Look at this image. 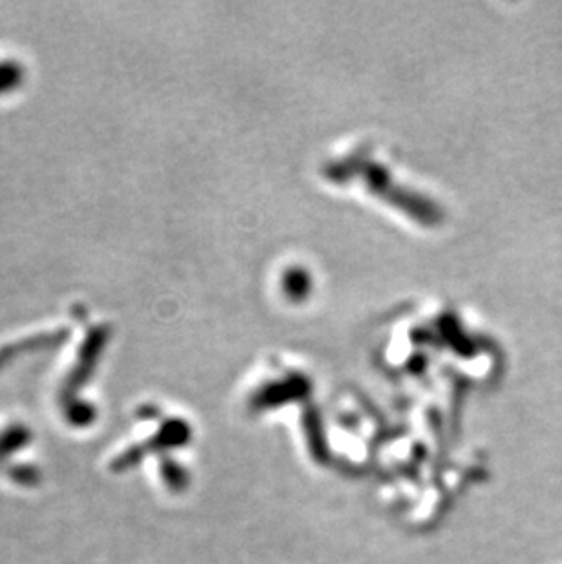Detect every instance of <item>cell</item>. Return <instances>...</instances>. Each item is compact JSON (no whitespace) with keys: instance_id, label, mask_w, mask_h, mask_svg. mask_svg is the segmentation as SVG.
I'll use <instances>...</instances> for the list:
<instances>
[{"instance_id":"6da1fadb","label":"cell","mask_w":562,"mask_h":564,"mask_svg":"<svg viewBox=\"0 0 562 564\" xmlns=\"http://www.w3.org/2000/svg\"><path fill=\"white\" fill-rule=\"evenodd\" d=\"M110 338H112L110 325H96L86 335V340L83 344L79 357H77L74 371L69 373L66 386H64L63 408L80 402L79 394L77 393H79L80 389L85 388L86 383L90 382L91 377L96 373L99 360H101L102 352L107 349Z\"/></svg>"},{"instance_id":"7a4b0ae2","label":"cell","mask_w":562,"mask_h":564,"mask_svg":"<svg viewBox=\"0 0 562 564\" xmlns=\"http://www.w3.org/2000/svg\"><path fill=\"white\" fill-rule=\"evenodd\" d=\"M69 330L61 329L55 333H44V335L35 336V338H26V340L15 341L11 346L0 349V369L6 368V364L13 362L15 358L26 355V352H37L39 349H50V347H58L68 340Z\"/></svg>"},{"instance_id":"277c9868","label":"cell","mask_w":562,"mask_h":564,"mask_svg":"<svg viewBox=\"0 0 562 564\" xmlns=\"http://www.w3.org/2000/svg\"><path fill=\"white\" fill-rule=\"evenodd\" d=\"M32 442V432L24 426H11L0 433V460L10 457L13 453L26 447Z\"/></svg>"},{"instance_id":"3957f363","label":"cell","mask_w":562,"mask_h":564,"mask_svg":"<svg viewBox=\"0 0 562 564\" xmlns=\"http://www.w3.org/2000/svg\"><path fill=\"white\" fill-rule=\"evenodd\" d=\"M26 79L28 69L24 64L15 59L0 61V99L21 90Z\"/></svg>"}]
</instances>
